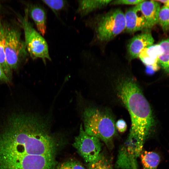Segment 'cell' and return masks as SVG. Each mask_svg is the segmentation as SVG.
I'll return each mask as SVG.
<instances>
[{
    "label": "cell",
    "instance_id": "cell-2",
    "mask_svg": "<svg viewBox=\"0 0 169 169\" xmlns=\"http://www.w3.org/2000/svg\"><path fill=\"white\" fill-rule=\"evenodd\" d=\"M118 96L130 114L131 126L127 140L134 145L137 157L154 124L151 108L136 82L131 79L120 81L117 87Z\"/></svg>",
    "mask_w": 169,
    "mask_h": 169
},
{
    "label": "cell",
    "instance_id": "cell-27",
    "mask_svg": "<svg viewBox=\"0 0 169 169\" xmlns=\"http://www.w3.org/2000/svg\"><path fill=\"white\" fill-rule=\"evenodd\" d=\"M165 6L169 8V0H167L166 2L164 3Z\"/></svg>",
    "mask_w": 169,
    "mask_h": 169
},
{
    "label": "cell",
    "instance_id": "cell-5",
    "mask_svg": "<svg viewBox=\"0 0 169 169\" xmlns=\"http://www.w3.org/2000/svg\"><path fill=\"white\" fill-rule=\"evenodd\" d=\"M125 14L120 9L113 10L96 20L95 30L96 36L101 41L110 40L125 29Z\"/></svg>",
    "mask_w": 169,
    "mask_h": 169
},
{
    "label": "cell",
    "instance_id": "cell-18",
    "mask_svg": "<svg viewBox=\"0 0 169 169\" xmlns=\"http://www.w3.org/2000/svg\"><path fill=\"white\" fill-rule=\"evenodd\" d=\"M158 44L161 48L158 58L159 66L169 74V38L163 40Z\"/></svg>",
    "mask_w": 169,
    "mask_h": 169
},
{
    "label": "cell",
    "instance_id": "cell-24",
    "mask_svg": "<svg viewBox=\"0 0 169 169\" xmlns=\"http://www.w3.org/2000/svg\"><path fill=\"white\" fill-rule=\"evenodd\" d=\"M72 169H86L80 163L76 161L69 162Z\"/></svg>",
    "mask_w": 169,
    "mask_h": 169
},
{
    "label": "cell",
    "instance_id": "cell-10",
    "mask_svg": "<svg viewBox=\"0 0 169 169\" xmlns=\"http://www.w3.org/2000/svg\"><path fill=\"white\" fill-rule=\"evenodd\" d=\"M125 14L126 27L128 33L148 29L145 18L141 12L139 4L126 10Z\"/></svg>",
    "mask_w": 169,
    "mask_h": 169
},
{
    "label": "cell",
    "instance_id": "cell-22",
    "mask_svg": "<svg viewBox=\"0 0 169 169\" xmlns=\"http://www.w3.org/2000/svg\"><path fill=\"white\" fill-rule=\"evenodd\" d=\"M144 0H113L110 3L113 5H136L142 2Z\"/></svg>",
    "mask_w": 169,
    "mask_h": 169
},
{
    "label": "cell",
    "instance_id": "cell-3",
    "mask_svg": "<svg viewBox=\"0 0 169 169\" xmlns=\"http://www.w3.org/2000/svg\"><path fill=\"white\" fill-rule=\"evenodd\" d=\"M84 129L88 134L98 138L107 146L117 135L114 121L108 113L97 108L88 107L83 114Z\"/></svg>",
    "mask_w": 169,
    "mask_h": 169
},
{
    "label": "cell",
    "instance_id": "cell-7",
    "mask_svg": "<svg viewBox=\"0 0 169 169\" xmlns=\"http://www.w3.org/2000/svg\"><path fill=\"white\" fill-rule=\"evenodd\" d=\"M73 145L79 155L88 163L95 160L101 153L100 140L87 134L82 125Z\"/></svg>",
    "mask_w": 169,
    "mask_h": 169
},
{
    "label": "cell",
    "instance_id": "cell-26",
    "mask_svg": "<svg viewBox=\"0 0 169 169\" xmlns=\"http://www.w3.org/2000/svg\"><path fill=\"white\" fill-rule=\"evenodd\" d=\"M59 169H72L69 162H66L62 165Z\"/></svg>",
    "mask_w": 169,
    "mask_h": 169
},
{
    "label": "cell",
    "instance_id": "cell-19",
    "mask_svg": "<svg viewBox=\"0 0 169 169\" xmlns=\"http://www.w3.org/2000/svg\"><path fill=\"white\" fill-rule=\"evenodd\" d=\"M88 166L89 169H114L110 160L102 153L95 160L89 163Z\"/></svg>",
    "mask_w": 169,
    "mask_h": 169
},
{
    "label": "cell",
    "instance_id": "cell-28",
    "mask_svg": "<svg viewBox=\"0 0 169 169\" xmlns=\"http://www.w3.org/2000/svg\"><path fill=\"white\" fill-rule=\"evenodd\" d=\"M1 3L0 2V9L1 8Z\"/></svg>",
    "mask_w": 169,
    "mask_h": 169
},
{
    "label": "cell",
    "instance_id": "cell-1",
    "mask_svg": "<svg viewBox=\"0 0 169 169\" xmlns=\"http://www.w3.org/2000/svg\"><path fill=\"white\" fill-rule=\"evenodd\" d=\"M48 116L33 114L12 116L4 130L13 156L53 155L54 145L48 132Z\"/></svg>",
    "mask_w": 169,
    "mask_h": 169
},
{
    "label": "cell",
    "instance_id": "cell-16",
    "mask_svg": "<svg viewBox=\"0 0 169 169\" xmlns=\"http://www.w3.org/2000/svg\"><path fill=\"white\" fill-rule=\"evenodd\" d=\"M5 33L4 25L0 19V66L5 74L10 80L12 71L8 65L5 51Z\"/></svg>",
    "mask_w": 169,
    "mask_h": 169
},
{
    "label": "cell",
    "instance_id": "cell-13",
    "mask_svg": "<svg viewBox=\"0 0 169 169\" xmlns=\"http://www.w3.org/2000/svg\"><path fill=\"white\" fill-rule=\"evenodd\" d=\"M158 44L143 49L140 52L138 57L142 62L153 71L158 70L159 66L158 62L159 55L161 49Z\"/></svg>",
    "mask_w": 169,
    "mask_h": 169
},
{
    "label": "cell",
    "instance_id": "cell-14",
    "mask_svg": "<svg viewBox=\"0 0 169 169\" xmlns=\"http://www.w3.org/2000/svg\"><path fill=\"white\" fill-rule=\"evenodd\" d=\"M28 14L33 21L38 32L44 36L46 31V13L42 6L31 4L28 8Z\"/></svg>",
    "mask_w": 169,
    "mask_h": 169
},
{
    "label": "cell",
    "instance_id": "cell-15",
    "mask_svg": "<svg viewBox=\"0 0 169 169\" xmlns=\"http://www.w3.org/2000/svg\"><path fill=\"white\" fill-rule=\"evenodd\" d=\"M112 0H79L78 2L77 13L81 17H84L92 12L100 9L110 3Z\"/></svg>",
    "mask_w": 169,
    "mask_h": 169
},
{
    "label": "cell",
    "instance_id": "cell-12",
    "mask_svg": "<svg viewBox=\"0 0 169 169\" xmlns=\"http://www.w3.org/2000/svg\"><path fill=\"white\" fill-rule=\"evenodd\" d=\"M140 9L150 28L158 22V16L160 9V4L156 1L144 0L139 4Z\"/></svg>",
    "mask_w": 169,
    "mask_h": 169
},
{
    "label": "cell",
    "instance_id": "cell-17",
    "mask_svg": "<svg viewBox=\"0 0 169 169\" xmlns=\"http://www.w3.org/2000/svg\"><path fill=\"white\" fill-rule=\"evenodd\" d=\"M140 155L143 169H157L160 161V157L158 153L145 151L141 152Z\"/></svg>",
    "mask_w": 169,
    "mask_h": 169
},
{
    "label": "cell",
    "instance_id": "cell-25",
    "mask_svg": "<svg viewBox=\"0 0 169 169\" xmlns=\"http://www.w3.org/2000/svg\"><path fill=\"white\" fill-rule=\"evenodd\" d=\"M10 80L0 66V81L8 82Z\"/></svg>",
    "mask_w": 169,
    "mask_h": 169
},
{
    "label": "cell",
    "instance_id": "cell-4",
    "mask_svg": "<svg viewBox=\"0 0 169 169\" xmlns=\"http://www.w3.org/2000/svg\"><path fill=\"white\" fill-rule=\"evenodd\" d=\"M28 16L27 8L25 9L24 16L19 19L24 31L27 51L33 59H40L46 64L47 60L51 61L48 44L43 36L34 28Z\"/></svg>",
    "mask_w": 169,
    "mask_h": 169
},
{
    "label": "cell",
    "instance_id": "cell-21",
    "mask_svg": "<svg viewBox=\"0 0 169 169\" xmlns=\"http://www.w3.org/2000/svg\"><path fill=\"white\" fill-rule=\"evenodd\" d=\"M165 31L169 29V8L164 6L159 12L158 23Z\"/></svg>",
    "mask_w": 169,
    "mask_h": 169
},
{
    "label": "cell",
    "instance_id": "cell-8",
    "mask_svg": "<svg viewBox=\"0 0 169 169\" xmlns=\"http://www.w3.org/2000/svg\"><path fill=\"white\" fill-rule=\"evenodd\" d=\"M53 155H27L18 159L12 169H54Z\"/></svg>",
    "mask_w": 169,
    "mask_h": 169
},
{
    "label": "cell",
    "instance_id": "cell-6",
    "mask_svg": "<svg viewBox=\"0 0 169 169\" xmlns=\"http://www.w3.org/2000/svg\"><path fill=\"white\" fill-rule=\"evenodd\" d=\"M5 51L6 60L11 69H17L21 59L27 55L25 42L21 38L19 31L14 28L4 25Z\"/></svg>",
    "mask_w": 169,
    "mask_h": 169
},
{
    "label": "cell",
    "instance_id": "cell-9",
    "mask_svg": "<svg viewBox=\"0 0 169 169\" xmlns=\"http://www.w3.org/2000/svg\"><path fill=\"white\" fill-rule=\"evenodd\" d=\"M137 158L134 145L127 140L119 151L115 167L120 169H137Z\"/></svg>",
    "mask_w": 169,
    "mask_h": 169
},
{
    "label": "cell",
    "instance_id": "cell-23",
    "mask_svg": "<svg viewBox=\"0 0 169 169\" xmlns=\"http://www.w3.org/2000/svg\"><path fill=\"white\" fill-rule=\"evenodd\" d=\"M116 130L121 133L125 132L126 130L127 125L125 121L122 119L118 120L115 124Z\"/></svg>",
    "mask_w": 169,
    "mask_h": 169
},
{
    "label": "cell",
    "instance_id": "cell-20",
    "mask_svg": "<svg viewBox=\"0 0 169 169\" xmlns=\"http://www.w3.org/2000/svg\"><path fill=\"white\" fill-rule=\"evenodd\" d=\"M41 1L49 7L55 14L58 16L59 13L65 10L68 7L67 1L62 0H47Z\"/></svg>",
    "mask_w": 169,
    "mask_h": 169
},
{
    "label": "cell",
    "instance_id": "cell-11",
    "mask_svg": "<svg viewBox=\"0 0 169 169\" xmlns=\"http://www.w3.org/2000/svg\"><path fill=\"white\" fill-rule=\"evenodd\" d=\"M154 41L151 34L148 32L139 34L133 37L128 45V51L132 59L138 57L141 51L153 45Z\"/></svg>",
    "mask_w": 169,
    "mask_h": 169
}]
</instances>
